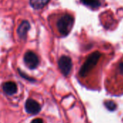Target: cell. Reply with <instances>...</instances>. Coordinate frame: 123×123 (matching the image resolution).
Returning <instances> with one entry per match:
<instances>
[{
    "mask_svg": "<svg viewBox=\"0 0 123 123\" xmlns=\"http://www.w3.org/2000/svg\"><path fill=\"white\" fill-rule=\"evenodd\" d=\"M50 0H30V6L35 9H41L43 8Z\"/></svg>",
    "mask_w": 123,
    "mask_h": 123,
    "instance_id": "cell-8",
    "label": "cell"
},
{
    "mask_svg": "<svg viewBox=\"0 0 123 123\" xmlns=\"http://www.w3.org/2000/svg\"><path fill=\"white\" fill-rule=\"evenodd\" d=\"M58 67L62 72V74L65 76H68L71 71L72 69V60L71 59L66 55H63L60 57L58 59Z\"/></svg>",
    "mask_w": 123,
    "mask_h": 123,
    "instance_id": "cell-3",
    "label": "cell"
},
{
    "mask_svg": "<svg viewBox=\"0 0 123 123\" xmlns=\"http://www.w3.org/2000/svg\"><path fill=\"white\" fill-rule=\"evenodd\" d=\"M19 74L22 75V78H25V79H27V80H32V81H34V79H32V78H31L28 77V75H25L24 72H21V71H19Z\"/></svg>",
    "mask_w": 123,
    "mask_h": 123,
    "instance_id": "cell-11",
    "label": "cell"
},
{
    "mask_svg": "<svg viewBox=\"0 0 123 123\" xmlns=\"http://www.w3.org/2000/svg\"><path fill=\"white\" fill-rule=\"evenodd\" d=\"M101 57L102 53L98 51H94L90 54L81 67L79 72V75L81 78H85L88 76V75L91 73L97 66L99 62L101 59Z\"/></svg>",
    "mask_w": 123,
    "mask_h": 123,
    "instance_id": "cell-1",
    "label": "cell"
},
{
    "mask_svg": "<svg viewBox=\"0 0 123 123\" xmlns=\"http://www.w3.org/2000/svg\"><path fill=\"white\" fill-rule=\"evenodd\" d=\"M74 23V17L69 14L62 15L57 22V28L60 34L63 36H66L71 32Z\"/></svg>",
    "mask_w": 123,
    "mask_h": 123,
    "instance_id": "cell-2",
    "label": "cell"
},
{
    "mask_svg": "<svg viewBox=\"0 0 123 123\" xmlns=\"http://www.w3.org/2000/svg\"><path fill=\"white\" fill-rule=\"evenodd\" d=\"M3 91L7 95H13L17 91V87L15 83L12 81H8L3 84L2 86Z\"/></svg>",
    "mask_w": 123,
    "mask_h": 123,
    "instance_id": "cell-7",
    "label": "cell"
},
{
    "mask_svg": "<svg viewBox=\"0 0 123 123\" xmlns=\"http://www.w3.org/2000/svg\"><path fill=\"white\" fill-rule=\"evenodd\" d=\"M41 107L40 104L35 100L29 99L25 103V110L27 113L31 115H36L40 112Z\"/></svg>",
    "mask_w": 123,
    "mask_h": 123,
    "instance_id": "cell-5",
    "label": "cell"
},
{
    "mask_svg": "<svg viewBox=\"0 0 123 123\" xmlns=\"http://www.w3.org/2000/svg\"><path fill=\"white\" fill-rule=\"evenodd\" d=\"M104 105L110 112H114L117 108V104L112 100H106V101H104Z\"/></svg>",
    "mask_w": 123,
    "mask_h": 123,
    "instance_id": "cell-10",
    "label": "cell"
},
{
    "mask_svg": "<svg viewBox=\"0 0 123 123\" xmlns=\"http://www.w3.org/2000/svg\"><path fill=\"white\" fill-rule=\"evenodd\" d=\"M24 62L28 68L30 70H34L38 66L40 60L35 53L32 51H29L24 55Z\"/></svg>",
    "mask_w": 123,
    "mask_h": 123,
    "instance_id": "cell-4",
    "label": "cell"
},
{
    "mask_svg": "<svg viewBox=\"0 0 123 123\" xmlns=\"http://www.w3.org/2000/svg\"><path fill=\"white\" fill-rule=\"evenodd\" d=\"M30 25L29 22L27 20L22 21L21 22V24L19 25L17 30L19 37L22 39H25L26 36H27V31L30 30Z\"/></svg>",
    "mask_w": 123,
    "mask_h": 123,
    "instance_id": "cell-6",
    "label": "cell"
},
{
    "mask_svg": "<svg viewBox=\"0 0 123 123\" xmlns=\"http://www.w3.org/2000/svg\"><path fill=\"white\" fill-rule=\"evenodd\" d=\"M31 123H43V120L40 118H36V119H34Z\"/></svg>",
    "mask_w": 123,
    "mask_h": 123,
    "instance_id": "cell-12",
    "label": "cell"
},
{
    "mask_svg": "<svg viewBox=\"0 0 123 123\" xmlns=\"http://www.w3.org/2000/svg\"><path fill=\"white\" fill-rule=\"evenodd\" d=\"M84 5L93 9H97L101 6V1L99 0H80Z\"/></svg>",
    "mask_w": 123,
    "mask_h": 123,
    "instance_id": "cell-9",
    "label": "cell"
}]
</instances>
